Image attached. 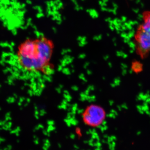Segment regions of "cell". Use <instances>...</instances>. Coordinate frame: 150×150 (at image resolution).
Here are the masks:
<instances>
[{
  "label": "cell",
  "mask_w": 150,
  "mask_h": 150,
  "mask_svg": "<svg viewBox=\"0 0 150 150\" xmlns=\"http://www.w3.org/2000/svg\"><path fill=\"white\" fill-rule=\"evenodd\" d=\"M53 45L50 40L40 37L28 39L18 46L15 62L20 71L26 76L40 77L48 74L51 70Z\"/></svg>",
  "instance_id": "obj_1"
},
{
  "label": "cell",
  "mask_w": 150,
  "mask_h": 150,
  "mask_svg": "<svg viewBox=\"0 0 150 150\" xmlns=\"http://www.w3.org/2000/svg\"><path fill=\"white\" fill-rule=\"evenodd\" d=\"M134 43L137 51L144 56L150 52V10L143 12L142 21L135 31Z\"/></svg>",
  "instance_id": "obj_2"
},
{
  "label": "cell",
  "mask_w": 150,
  "mask_h": 150,
  "mask_svg": "<svg viewBox=\"0 0 150 150\" xmlns=\"http://www.w3.org/2000/svg\"><path fill=\"white\" fill-rule=\"evenodd\" d=\"M105 118V113L98 108H91L86 111L83 116L84 123L90 127L96 128L100 126Z\"/></svg>",
  "instance_id": "obj_3"
}]
</instances>
